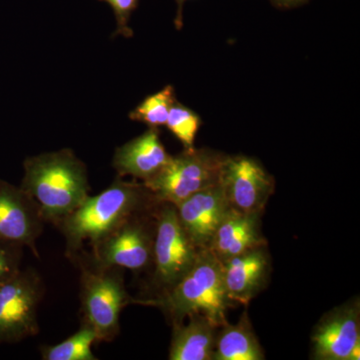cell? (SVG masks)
Returning a JSON list of instances; mask_svg holds the SVG:
<instances>
[{
    "label": "cell",
    "mask_w": 360,
    "mask_h": 360,
    "mask_svg": "<svg viewBox=\"0 0 360 360\" xmlns=\"http://www.w3.org/2000/svg\"><path fill=\"white\" fill-rule=\"evenodd\" d=\"M160 203L143 182L116 177L103 193L89 195L56 225L65 239L66 257L72 260L130 217L155 210Z\"/></svg>",
    "instance_id": "cell-1"
},
{
    "label": "cell",
    "mask_w": 360,
    "mask_h": 360,
    "mask_svg": "<svg viewBox=\"0 0 360 360\" xmlns=\"http://www.w3.org/2000/svg\"><path fill=\"white\" fill-rule=\"evenodd\" d=\"M20 187L56 226L89 196L86 165L70 148L30 156L23 162Z\"/></svg>",
    "instance_id": "cell-2"
},
{
    "label": "cell",
    "mask_w": 360,
    "mask_h": 360,
    "mask_svg": "<svg viewBox=\"0 0 360 360\" xmlns=\"http://www.w3.org/2000/svg\"><path fill=\"white\" fill-rule=\"evenodd\" d=\"M136 304L160 307L172 323L198 314L219 328L227 323V309L234 303L225 288L222 262L210 248H205L172 290L150 300H136Z\"/></svg>",
    "instance_id": "cell-3"
},
{
    "label": "cell",
    "mask_w": 360,
    "mask_h": 360,
    "mask_svg": "<svg viewBox=\"0 0 360 360\" xmlns=\"http://www.w3.org/2000/svg\"><path fill=\"white\" fill-rule=\"evenodd\" d=\"M73 262L82 270V323L94 331L97 342H110L120 335V317L123 309L135 304L136 300L127 292L122 269L97 266L84 258H75Z\"/></svg>",
    "instance_id": "cell-4"
},
{
    "label": "cell",
    "mask_w": 360,
    "mask_h": 360,
    "mask_svg": "<svg viewBox=\"0 0 360 360\" xmlns=\"http://www.w3.org/2000/svg\"><path fill=\"white\" fill-rule=\"evenodd\" d=\"M224 153L210 148H184L165 168L143 182L155 200L177 206L196 193L219 184Z\"/></svg>",
    "instance_id": "cell-5"
},
{
    "label": "cell",
    "mask_w": 360,
    "mask_h": 360,
    "mask_svg": "<svg viewBox=\"0 0 360 360\" xmlns=\"http://www.w3.org/2000/svg\"><path fill=\"white\" fill-rule=\"evenodd\" d=\"M158 206L130 217L72 260L84 258L97 266L118 267L135 274L151 269Z\"/></svg>",
    "instance_id": "cell-6"
},
{
    "label": "cell",
    "mask_w": 360,
    "mask_h": 360,
    "mask_svg": "<svg viewBox=\"0 0 360 360\" xmlns=\"http://www.w3.org/2000/svg\"><path fill=\"white\" fill-rule=\"evenodd\" d=\"M198 250L180 224L176 207L160 202L155 213L153 285L156 296L172 290L193 267Z\"/></svg>",
    "instance_id": "cell-7"
},
{
    "label": "cell",
    "mask_w": 360,
    "mask_h": 360,
    "mask_svg": "<svg viewBox=\"0 0 360 360\" xmlns=\"http://www.w3.org/2000/svg\"><path fill=\"white\" fill-rule=\"evenodd\" d=\"M44 293V279L32 267L21 269L0 284V345L39 335V309Z\"/></svg>",
    "instance_id": "cell-8"
},
{
    "label": "cell",
    "mask_w": 360,
    "mask_h": 360,
    "mask_svg": "<svg viewBox=\"0 0 360 360\" xmlns=\"http://www.w3.org/2000/svg\"><path fill=\"white\" fill-rule=\"evenodd\" d=\"M229 207L245 213L262 214L276 180L255 158L226 155L219 179Z\"/></svg>",
    "instance_id": "cell-9"
},
{
    "label": "cell",
    "mask_w": 360,
    "mask_h": 360,
    "mask_svg": "<svg viewBox=\"0 0 360 360\" xmlns=\"http://www.w3.org/2000/svg\"><path fill=\"white\" fill-rule=\"evenodd\" d=\"M311 356L316 360L360 359L359 300L328 312L315 326Z\"/></svg>",
    "instance_id": "cell-10"
},
{
    "label": "cell",
    "mask_w": 360,
    "mask_h": 360,
    "mask_svg": "<svg viewBox=\"0 0 360 360\" xmlns=\"http://www.w3.org/2000/svg\"><path fill=\"white\" fill-rule=\"evenodd\" d=\"M44 224L34 200L20 186L0 179V239L20 243L39 257L37 241Z\"/></svg>",
    "instance_id": "cell-11"
},
{
    "label": "cell",
    "mask_w": 360,
    "mask_h": 360,
    "mask_svg": "<svg viewBox=\"0 0 360 360\" xmlns=\"http://www.w3.org/2000/svg\"><path fill=\"white\" fill-rule=\"evenodd\" d=\"M175 207L180 224L193 245L205 250L210 248L229 205L221 186L217 184L193 194Z\"/></svg>",
    "instance_id": "cell-12"
},
{
    "label": "cell",
    "mask_w": 360,
    "mask_h": 360,
    "mask_svg": "<svg viewBox=\"0 0 360 360\" xmlns=\"http://www.w3.org/2000/svg\"><path fill=\"white\" fill-rule=\"evenodd\" d=\"M225 288L233 303L248 305L269 283L271 258L267 245L258 246L222 262Z\"/></svg>",
    "instance_id": "cell-13"
},
{
    "label": "cell",
    "mask_w": 360,
    "mask_h": 360,
    "mask_svg": "<svg viewBox=\"0 0 360 360\" xmlns=\"http://www.w3.org/2000/svg\"><path fill=\"white\" fill-rule=\"evenodd\" d=\"M170 158L158 129L149 127L141 136L116 148L112 165L117 176H131L146 182L160 174Z\"/></svg>",
    "instance_id": "cell-14"
},
{
    "label": "cell",
    "mask_w": 360,
    "mask_h": 360,
    "mask_svg": "<svg viewBox=\"0 0 360 360\" xmlns=\"http://www.w3.org/2000/svg\"><path fill=\"white\" fill-rule=\"evenodd\" d=\"M260 219L259 213L240 212L229 207L213 236L210 250L224 262L252 248L269 245L262 232Z\"/></svg>",
    "instance_id": "cell-15"
},
{
    "label": "cell",
    "mask_w": 360,
    "mask_h": 360,
    "mask_svg": "<svg viewBox=\"0 0 360 360\" xmlns=\"http://www.w3.org/2000/svg\"><path fill=\"white\" fill-rule=\"evenodd\" d=\"M184 321L172 323L170 360H212L217 340V326L198 314L189 315Z\"/></svg>",
    "instance_id": "cell-16"
},
{
    "label": "cell",
    "mask_w": 360,
    "mask_h": 360,
    "mask_svg": "<svg viewBox=\"0 0 360 360\" xmlns=\"http://www.w3.org/2000/svg\"><path fill=\"white\" fill-rule=\"evenodd\" d=\"M212 360H264V350L248 319L243 312L236 324L219 328Z\"/></svg>",
    "instance_id": "cell-17"
},
{
    "label": "cell",
    "mask_w": 360,
    "mask_h": 360,
    "mask_svg": "<svg viewBox=\"0 0 360 360\" xmlns=\"http://www.w3.org/2000/svg\"><path fill=\"white\" fill-rule=\"evenodd\" d=\"M94 342H97L96 333L82 323L77 333L63 342L40 347V354L44 360H97L92 352Z\"/></svg>",
    "instance_id": "cell-18"
},
{
    "label": "cell",
    "mask_w": 360,
    "mask_h": 360,
    "mask_svg": "<svg viewBox=\"0 0 360 360\" xmlns=\"http://www.w3.org/2000/svg\"><path fill=\"white\" fill-rule=\"evenodd\" d=\"M176 101L172 85H167L158 94L146 97L134 110L129 113V118L148 125L150 129H158L167 123L170 108Z\"/></svg>",
    "instance_id": "cell-19"
},
{
    "label": "cell",
    "mask_w": 360,
    "mask_h": 360,
    "mask_svg": "<svg viewBox=\"0 0 360 360\" xmlns=\"http://www.w3.org/2000/svg\"><path fill=\"white\" fill-rule=\"evenodd\" d=\"M167 129L176 137L184 148H194V141L201 125L198 113L184 104L175 101L170 108L167 120Z\"/></svg>",
    "instance_id": "cell-20"
},
{
    "label": "cell",
    "mask_w": 360,
    "mask_h": 360,
    "mask_svg": "<svg viewBox=\"0 0 360 360\" xmlns=\"http://www.w3.org/2000/svg\"><path fill=\"white\" fill-rule=\"evenodd\" d=\"M25 246L0 239V284L6 283L21 269Z\"/></svg>",
    "instance_id": "cell-21"
},
{
    "label": "cell",
    "mask_w": 360,
    "mask_h": 360,
    "mask_svg": "<svg viewBox=\"0 0 360 360\" xmlns=\"http://www.w3.org/2000/svg\"><path fill=\"white\" fill-rule=\"evenodd\" d=\"M110 4L115 13L117 21V30L115 35L120 34L129 39L134 35L131 28L129 26V21L132 13L139 6V0H101Z\"/></svg>",
    "instance_id": "cell-22"
},
{
    "label": "cell",
    "mask_w": 360,
    "mask_h": 360,
    "mask_svg": "<svg viewBox=\"0 0 360 360\" xmlns=\"http://www.w3.org/2000/svg\"><path fill=\"white\" fill-rule=\"evenodd\" d=\"M270 1L279 8H292V7L302 6L307 0H270Z\"/></svg>",
    "instance_id": "cell-23"
},
{
    "label": "cell",
    "mask_w": 360,
    "mask_h": 360,
    "mask_svg": "<svg viewBox=\"0 0 360 360\" xmlns=\"http://www.w3.org/2000/svg\"><path fill=\"white\" fill-rule=\"evenodd\" d=\"M177 4V15L175 18V25H176L177 30H180L182 27V8H184V2L186 0H175Z\"/></svg>",
    "instance_id": "cell-24"
}]
</instances>
